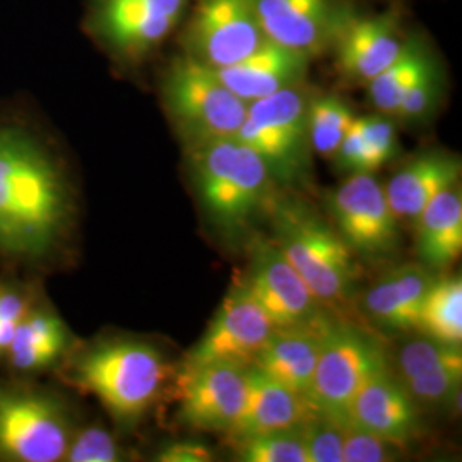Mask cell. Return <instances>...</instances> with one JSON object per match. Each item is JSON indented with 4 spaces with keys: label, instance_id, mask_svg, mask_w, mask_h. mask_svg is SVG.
<instances>
[{
    "label": "cell",
    "instance_id": "cell-1",
    "mask_svg": "<svg viewBox=\"0 0 462 462\" xmlns=\"http://www.w3.org/2000/svg\"><path fill=\"white\" fill-rule=\"evenodd\" d=\"M79 223V183L60 139L28 103L0 99V276L69 271Z\"/></svg>",
    "mask_w": 462,
    "mask_h": 462
},
{
    "label": "cell",
    "instance_id": "cell-2",
    "mask_svg": "<svg viewBox=\"0 0 462 462\" xmlns=\"http://www.w3.org/2000/svg\"><path fill=\"white\" fill-rule=\"evenodd\" d=\"M175 366L154 341L125 332L81 339L53 379L93 396L120 435L139 429L162 402Z\"/></svg>",
    "mask_w": 462,
    "mask_h": 462
},
{
    "label": "cell",
    "instance_id": "cell-3",
    "mask_svg": "<svg viewBox=\"0 0 462 462\" xmlns=\"http://www.w3.org/2000/svg\"><path fill=\"white\" fill-rule=\"evenodd\" d=\"M55 379L0 375V462H64L83 408Z\"/></svg>",
    "mask_w": 462,
    "mask_h": 462
},
{
    "label": "cell",
    "instance_id": "cell-4",
    "mask_svg": "<svg viewBox=\"0 0 462 462\" xmlns=\"http://www.w3.org/2000/svg\"><path fill=\"white\" fill-rule=\"evenodd\" d=\"M274 242L312 290L322 307L345 303L358 278L353 252L326 221L305 204L290 199H269Z\"/></svg>",
    "mask_w": 462,
    "mask_h": 462
},
{
    "label": "cell",
    "instance_id": "cell-5",
    "mask_svg": "<svg viewBox=\"0 0 462 462\" xmlns=\"http://www.w3.org/2000/svg\"><path fill=\"white\" fill-rule=\"evenodd\" d=\"M187 151L202 208L221 230L245 228L273 198L269 168L240 141L221 139Z\"/></svg>",
    "mask_w": 462,
    "mask_h": 462
},
{
    "label": "cell",
    "instance_id": "cell-6",
    "mask_svg": "<svg viewBox=\"0 0 462 462\" xmlns=\"http://www.w3.org/2000/svg\"><path fill=\"white\" fill-rule=\"evenodd\" d=\"M162 101L187 148L235 139L248 106L219 81L213 67L189 53L166 67Z\"/></svg>",
    "mask_w": 462,
    "mask_h": 462
},
{
    "label": "cell",
    "instance_id": "cell-7",
    "mask_svg": "<svg viewBox=\"0 0 462 462\" xmlns=\"http://www.w3.org/2000/svg\"><path fill=\"white\" fill-rule=\"evenodd\" d=\"M309 101L297 84L248 103L235 139L263 158L274 182H297L310 170Z\"/></svg>",
    "mask_w": 462,
    "mask_h": 462
},
{
    "label": "cell",
    "instance_id": "cell-8",
    "mask_svg": "<svg viewBox=\"0 0 462 462\" xmlns=\"http://www.w3.org/2000/svg\"><path fill=\"white\" fill-rule=\"evenodd\" d=\"M389 365L379 341L346 322L329 319L322 330L320 351L307 401L317 413L347 421V410L372 374Z\"/></svg>",
    "mask_w": 462,
    "mask_h": 462
},
{
    "label": "cell",
    "instance_id": "cell-9",
    "mask_svg": "<svg viewBox=\"0 0 462 462\" xmlns=\"http://www.w3.org/2000/svg\"><path fill=\"white\" fill-rule=\"evenodd\" d=\"M187 0H93L88 26L116 59L137 64L179 24Z\"/></svg>",
    "mask_w": 462,
    "mask_h": 462
},
{
    "label": "cell",
    "instance_id": "cell-10",
    "mask_svg": "<svg viewBox=\"0 0 462 462\" xmlns=\"http://www.w3.org/2000/svg\"><path fill=\"white\" fill-rule=\"evenodd\" d=\"M247 368L230 362L182 365L173 379L179 420L190 429L230 433L245 401Z\"/></svg>",
    "mask_w": 462,
    "mask_h": 462
},
{
    "label": "cell",
    "instance_id": "cell-11",
    "mask_svg": "<svg viewBox=\"0 0 462 462\" xmlns=\"http://www.w3.org/2000/svg\"><path fill=\"white\" fill-rule=\"evenodd\" d=\"M334 230L353 254L380 257L399 242L397 219L382 183L374 173H353L329 198Z\"/></svg>",
    "mask_w": 462,
    "mask_h": 462
},
{
    "label": "cell",
    "instance_id": "cell-12",
    "mask_svg": "<svg viewBox=\"0 0 462 462\" xmlns=\"http://www.w3.org/2000/svg\"><path fill=\"white\" fill-rule=\"evenodd\" d=\"M244 282L274 328L312 326L326 319L322 303L274 240H255Z\"/></svg>",
    "mask_w": 462,
    "mask_h": 462
},
{
    "label": "cell",
    "instance_id": "cell-13",
    "mask_svg": "<svg viewBox=\"0 0 462 462\" xmlns=\"http://www.w3.org/2000/svg\"><path fill=\"white\" fill-rule=\"evenodd\" d=\"M252 0H198L187 30V53L206 66H231L263 47Z\"/></svg>",
    "mask_w": 462,
    "mask_h": 462
},
{
    "label": "cell",
    "instance_id": "cell-14",
    "mask_svg": "<svg viewBox=\"0 0 462 462\" xmlns=\"http://www.w3.org/2000/svg\"><path fill=\"white\" fill-rule=\"evenodd\" d=\"M79 341L45 290L17 326L13 343L0 362V375L53 379Z\"/></svg>",
    "mask_w": 462,
    "mask_h": 462
},
{
    "label": "cell",
    "instance_id": "cell-15",
    "mask_svg": "<svg viewBox=\"0 0 462 462\" xmlns=\"http://www.w3.org/2000/svg\"><path fill=\"white\" fill-rule=\"evenodd\" d=\"M273 330V322L248 293L245 282L236 281L182 365L230 362L250 366Z\"/></svg>",
    "mask_w": 462,
    "mask_h": 462
},
{
    "label": "cell",
    "instance_id": "cell-16",
    "mask_svg": "<svg viewBox=\"0 0 462 462\" xmlns=\"http://www.w3.org/2000/svg\"><path fill=\"white\" fill-rule=\"evenodd\" d=\"M347 421L387 440L408 446L421 431V408L391 366L385 365L372 374L353 397Z\"/></svg>",
    "mask_w": 462,
    "mask_h": 462
},
{
    "label": "cell",
    "instance_id": "cell-17",
    "mask_svg": "<svg viewBox=\"0 0 462 462\" xmlns=\"http://www.w3.org/2000/svg\"><path fill=\"white\" fill-rule=\"evenodd\" d=\"M252 5L269 42L309 59L329 47L343 16L330 0H252Z\"/></svg>",
    "mask_w": 462,
    "mask_h": 462
},
{
    "label": "cell",
    "instance_id": "cell-18",
    "mask_svg": "<svg viewBox=\"0 0 462 462\" xmlns=\"http://www.w3.org/2000/svg\"><path fill=\"white\" fill-rule=\"evenodd\" d=\"M339 70L347 79L370 83L401 55L404 43L391 17L341 16L332 38Z\"/></svg>",
    "mask_w": 462,
    "mask_h": 462
},
{
    "label": "cell",
    "instance_id": "cell-19",
    "mask_svg": "<svg viewBox=\"0 0 462 462\" xmlns=\"http://www.w3.org/2000/svg\"><path fill=\"white\" fill-rule=\"evenodd\" d=\"M307 69L309 57L267 40L245 59L231 66L217 67L215 72L231 93L248 105L284 88L297 86L305 78Z\"/></svg>",
    "mask_w": 462,
    "mask_h": 462
},
{
    "label": "cell",
    "instance_id": "cell-20",
    "mask_svg": "<svg viewBox=\"0 0 462 462\" xmlns=\"http://www.w3.org/2000/svg\"><path fill=\"white\" fill-rule=\"evenodd\" d=\"M328 322L329 319L326 317L312 326L274 328L255 355L252 366L300 396L307 397L320 351L322 330Z\"/></svg>",
    "mask_w": 462,
    "mask_h": 462
},
{
    "label": "cell",
    "instance_id": "cell-21",
    "mask_svg": "<svg viewBox=\"0 0 462 462\" xmlns=\"http://www.w3.org/2000/svg\"><path fill=\"white\" fill-rule=\"evenodd\" d=\"M314 410L307 397L281 385L255 366L247 368V391L228 439L298 427Z\"/></svg>",
    "mask_w": 462,
    "mask_h": 462
},
{
    "label": "cell",
    "instance_id": "cell-22",
    "mask_svg": "<svg viewBox=\"0 0 462 462\" xmlns=\"http://www.w3.org/2000/svg\"><path fill=\"white\" fill-rule=\"evenodd\" d=\"M461 177V160L444 151L416 156L387 183L385 196L397 219L413 221L433 199Z\"/></svg>",
    "mask_w": 462,
    "mask_h": 462
},
{
    "label": "cell",
    "instance_id": "cell-23",
    "mask_svg": "<svg viewBox=\"0 0 462 462\" xmlns=\"http://www.w3.org/2000/svg\"><path fill=\"white\" fill-rule=\"evenodd\" d=\"M433 280L431 271L423 264L396 267L368 288L365 312L380 328L416 330L423 298Z\"/></svg>",
    "mask_w": 462,
    "mask_h": 462
},
{
    "label": "cell",
    "instance_id": "cell-24",
    "mask_svg": "<svg viewBox=\"0 0 462 462\" xmlns=\"http://www.w3.org/2000/svg\"><path fill=\"white\" fill-rule=\"evenodd\" d=\"M416 250L421 264L444 271L457 261L462 250V199L459 189L450 187L439 194L414 219Z\"/></svg>",
    "mask_w": 462,
    "mask_h": 462
},
{
    "label": "cell",
    "instance_id": "cell-25",
    "mask_svg": "<svg viewBox=\"0 0 462 462\" xmlns=\"http://www.w3.org/2000/svg\"><path fill=\"white\" fill-rule=\"evenodd\" d=\"M396 127L385 116H355L332 156L337 166L353 173H374L394 158Z\"/></svg>",
    "mask_w": 462,
    "mask_h": 462
},
{
    "label": "cell",
    "instance_id": "cell-26",
    "mask_svg": "<svg viewBox=\"0 0 462 462\" xmlns=\"http://www.w3.org/2000/svg\"><path fill=\"white\" fill-rule=\"evenodd\" d=\"M416 332L446 345L462 343V280H433L423 298Z\"/></svg>",
    "mask_w": 462,
    "mask_h": 462
},
{
    "label": "cell",
    "instance_id": "cell-27",
    "mask_svg": "<svg viewBox=\"0 0 462 462\" xmlns=\"http://www.w3.org/2000/svg\"><path fill=\"white\" fill-rule=\"evenodd\" d=\"M431 59L418 43H404L401 55L368 83V97L382 114L394 116L402 97L431 66Z\"/></svg>",
    "mask_w": 462,
    "mask_h": 462
},
{
    "label": "cell",
    "instance_id": "cell-28",
    "mask_svg": "<svg viewBox=\"0 0 462 462\" xmlns=\"http://www.w3.org/2000/svg\"><path fill=\"white\" fill-rule=\"evenodd\" d=\"M135 452L122 442L116 429L99 418H83L72 433L64 462H125L135 459Z\"/></svg>",
    "mask_w": 462,
    "mask_h": 462
},
{
    "label": "cell",
    "instance_id": "cell-29",
    "mask_svg": "<svg viewBox=\"0 0 462 462\" xmlns=\"http://www.w3.org/2000/svg\"><path fill=\"white\" fill-rule=\"evenodd\" d=\"M353 112L346 101L336 95H320L309 101V135L312 151L334 156L347 133Z\"/></svg>",
    "mask_w": 462,
    "mask_h": 462
},
{
    "label": "cell",
    "instance_id": "cell-30",
    "mask_svg": "<svg viewBox=\"0 0 462 462\" xmlns=\"http://www.w3.org/2000/svg\"><path fill=\"white\" fill-rule=\"evenodd\" d=\"M230 442L238 461L309 462L300 427L238 437Z\"/></svg>",
    "mask_w": 462,
    "mask_h": 462
},
{
    "label": "cell",
    "instance_id": "cell-31",
    "mask_svg": "<svg viewBox=\"0 0 462 462\" xmlns=\"http://www.w3.org/2000/svg\"><path fill=\"white\" fill-rule=\"evenodd\" d=\"M45 290L47 281L40 278L0 276V362L13 343L17 326Z\"/></svg>",
    "mask_w": 462,
    "mask_h": 462
},
{
    "label": "cell",
    "instance_id": "cell-32",
    "mask_svg": "<svg viewBox=\"0 0 462 462\" xmlns=\"http://www.w3.org/2000/svg\"><path fill=\"white\" fill-rule=\"evenodd\" d=\"M420 336L401 345L393 365L389 364L397 379H411L446 366H462L461 346L446 345L423 334Z\"/></svg>",
    "mask_w": 462,
    "mask_h": 462
},
{
    "label": "cell",
    "instance_id": "cell-33",
    "mask_svg": "<svg viewBox=\"0 0 462 462\" xmlns=\"http://www.w3.org/2000/svg\"><path fill=\"white\" fill-rule=\"evenodd\" d=\"M345 423L312 411L298 425L309 462H343Z\"/></svg>",
    "mask_w": 462,
    "mask_h": 462
},
{
    "label": "cell",
    "instance_id": "cell-34",
    "mask_svg": "<svg viewBox=\"0 0 462 462\" xmlns=\"http://www.w3.org/2000/svg\"><path fill=\"white\" fill-rule=\"evenodd\" d=\"M420 408H446L461 393L462 366H446L401 380Z\"/></svg>",
    "mask_w": 462,
    "mask_h": 462
},
{
    "label": "cell",
    "instance_id": "cell-35",
    "mask_svg": "<svg viewBox=\"0 0 462 462\" xmlns=\"http://www.w3.org/2000/svg\"><path fill=\"white\" fill-rule=\"evenodd\" d=\"M402 447L353 423H345L343 462H391L401 459Z\"/></svg>",
    "mask_w": 462,
    "mask_h": 462
},
{
    "label": "cell",
    "instance_id": "cell-36",
    "mask_svg": "<svg viewBox=\"0 0 462 462\" xmlns=\"http://www.w3.org/2000/svg\"><path fill=\"white\" fill-rule=\"evenodd\" d=\"M440 88H442V79H440L439 69L431 64L420 76V79L410 88V91L402 97L394 116L406 122H416V120L427 118L429 114L435 110V105L439 103Z\"/></svg>",
    "mask_w": 462,
    "mask_h": 462
},
{
    "label": "cell",
    "instance_id": "cell-37",
    "mask_svg": "<svg viewBox=\"0 0 462 462\" xmlns=\"http://www.w3.org/2000/svg\"><path fill=\"white\" fill-rule=\"evenodd\" d=\"M151 459L158 462H211L215 461V454L200 442L171 440L158 447Z\"/></svg>",
    "mask_w": 462,
    "mask_h": 462
}]
</instances>
